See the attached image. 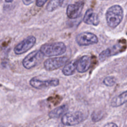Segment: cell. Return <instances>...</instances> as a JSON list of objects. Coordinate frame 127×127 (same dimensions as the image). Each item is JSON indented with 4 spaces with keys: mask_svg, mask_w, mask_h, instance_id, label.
<instances>
[{
    "mask_svg": "<svg viewBox=\"0 0 127 127\" xmlns=\"http://www.w3.org/2000/svg\"><path fill=\"white\" fill-rule=\"evenodd\" d=\"M105 18L109 27L116 28L124 19V9L119 5H113L107 10Z\"/></svg>",
    "mask_w": 127,
    "mask_h": 127,
    "instance_id": "obj_1",
    "label": "cell"
},
{
    "mask_svg": "<svg viewBox=\"0 0 127 127\" xmlns=\"http://www.w3.org/2000/svg\"><path fill=\"white\" fill-rule=\"evenodd\" d=\"M40 51L45 57H54L64 54L66 52V46L63 42L45 43L41 46Z\"/></svg>",
    "mask_w": 127,
    "mask_h": 127,
    "instance_id": "obj_2",
    "label": "cell"
},
{
    "mask_svg": "<svg viewBox=\"0 0 127 127\" xmlns=\"http://www.w3.org/2000/svg\"><path fill=\"white\" fill-rule=\"evenodd\" d=\"M86 119V116L81 111L66 113L62 118V122L66 126H74Z\"/></svg>",
    "mask_w": 127,
    "mask_h": 127,
    "instance_id": "obj_3",
    "label": "cell"
},
{
    "mask_svg": "<svg viewBox=\"0 0 127 127\" xmlns=\"http://www.w3.org/2000/svg\"><path fill=\"white\" fill-rule=\"evenodd\" d=\"M43 57V55L40 50L33 51L24 58L22 65L26 69H32L40 63Z\"/></svg>",
    "mask_w": 127,
    "mask_h": 127,
    "instance_id": "obj_4",
    "label": "cell"
},
{
    "mask_svg": "<svg viewBox=\"0 0 127 127\" xmlns=\"http://www.w3.org/2000/svg\"><path fill=\"white\" fill-rule=\"evenodd\" d=\"M76 42L80 46H89L97 43L99 39L94 33L89 32H84L79 33L76 36Z\"/></svg>",
    "mask_w": 127,
    "mask_h": 127,
    "instance_id": "obj_5",
    "label": "cell"
},
{
    "mask_svg": "<svg viewBox=\"0 0 127 127\" xmlns=\"http://www.w3.org/2000/svg\"><path fill=\"white\" fill-rule=\"evenodd\" d=\"M35 43V37L33 35L29 36L15 47L14 52L16 55L23 54L31 50L34 46Z\"/></svg>",
    "mask_w": 127,
    "mask_h": 127,
    "instance_id": "obj_6",
    "label": "cell"
},
{
    "mask_svg": "<svg viewBox=\"0 0 127 127\" xmlns=\"http://www.w3.org/2000/svg\"><path fill=\"white\" fill-rule=\"evenodd\" d=\"M69 58L67 57H57L47 59L45 61L43 65L45 69L48 71L56 70L61 68L68 62Z\"/></svg>",
    "mask_w": 127,
    "mask_h": 127,
    "instance_id": "obj_7",
    "label": "cell"
},
{
    "mask_svg": "<svg viewBox=\"0 0 127 127\" xmlns=\"http://www.w3.org/2000/svg\"><path fill=\"white\" fill-rule=\"evenodd\" d=\"M59 84V79L57 78L42 81L37 78H33L30 80V84L31 86L37 89H41L49 87H56L58 86Z\"/></svg>",
    "mask_w": 127,
    "mask_h": 127,
    "instance_id": "obj_8",
    "label": "cell"
},
{
    "mask_svg": "<svg viewBox=\"0 0 127 127\" xmlns=\"http://www.w3.org/2000/svg\"><path fill=\"white\" fill-rule=\"evenodd\" d=\"M84 6L83 1H79L74 4H69L66 9V15L68 18L75 19L81 16Z\"/></svg>",
    "mask_w": 127,
    "mask_h": 127,
    "instance_id": "obj_9",
    "label": "cell"
},
{
    "mask_svg": "<svg viewBox=\"0 0 127 127\" xmlns=\"http://www.w3.org/2000/svg\"><path fill=\"white\" fill-rule=\"evenodd\" d=\"M123 52V45L122 43L116 44L112 47L105 49L99 54V58L100 62H104L107 58L115 55L120 52Z\"/></svg>",
    "mask_w": 127,
    "mask_h": 127,
    "instance_id": "obj_10",
    "label": "cell"
},
{
    "mask_svg": "<svg viewBox=\"0 0 127 127\" xmlns=\"http://www.w3.org/2000/svg\"><path fill=\"white\" fill-rule=\"evenodd\" d=\"M91 65V58L88 55H84L77 60L76 69L79 73H83L86 72Z\"/></svg>",
    "mask_w": 127,
    "mask_h": 127,
    "instance_id": "obj_11",
    "label": "cell"
},
{
    "mask_svg": "<svg viewBox=\"0 0 127 127\" xmlns=\"http://www.w3.org/2000/svg\"><path fill=\"white\" fill-rule=\"evenodd\" d=\"M83 22L88 25L97 26L99 24L100 20L97 14L94 12L92 9L87 10L83 17Z\"/></svg>",
    "mask_w": 127,
    "mask_h": 127,
    "instance_id": "obj_12",
    "label": "cell"
},
{
    "mask_svg": "<svg viewBox=\"0 0 127 127\" xmlns=\"http://www.w3.org/2000/svg\"><path fill=\"white\" fill-rule=\"evenodd\" d=\"M127 92L125 91L120 94V95L115 97L111 100L110 105L112 107H118L125 104L127 102Z\"/></svg>",
    "mask_w": 127,
    "mask_h": 127,
    "instance_id": "obj_13",
    "label": "cell"
},
{
    "mask_svg": "<svg viewBox=\"0 0 127 127\" xmlns=\"http://www.w3.org/2000/svg\"><path fill=\"white\" fill-rule=\"evenodd\" d=\"M68 106L67 105H63L61 106L55 108L52 111H50L48 114V117L50 119H57L65 114L68 110Z\"/></svg>",
    "mask_w": 127,
    "mask_h": 127,
    "instance_id": "obj_14",
    "label": "cell"
},
{
    "mask_svg": "<svg viewBox=\"0 0 127 127\" xmlns=\"http://www.w3.org/2000/svg\"><path fill=\"white\" fill-rule=\"evenodd\" d=\"M77 60H74L66 64L62 69V73L64 76H69L74 74V71L76 69Z\"/></svg>",
    "mask_w": 127,
    "mask_h": 127,
    "instance_id": "obj_15",
    "label": "cell"
},
{
    "mask_svg": "<svg viewBox=\"0 0 127 127\" xmlns=\"http://www.w3.org/2000/svg\"><path fill=\"white\" fill-rule=\"evenodd\" d=\"M63 0H51L47 4L46 9L48 12H53L62 6Z\"/></svg>",
    "mask_w": 127,
    "mask_h": 127,
    "instance_id": "obj_16",
    "label": "cell"
},
{
    "mask_svg": "<svg viewBox=\"0 0 127 127\" xmlns=\"http://www.w3.org/2000/svg\"><path fill=\"white\" fill-rule=\"evenodd\" d=\"M103 117H104V114H103L102 112L94 111V112L91 115L92 120H93L94 122H97L100 121V120L102 119Z\"/></svg>",
    "mask_w": 127,
    "mask_h": 127,
    "instance_id": "obj_17",
    "label": "cell"
},
{
    "mask_svg": "<svg viewBox=\"0 0 127 127\" xmlns=\"http://www.w3.org/2000/svg\"><path fill=\"white\" fill-rule=\"evenodd\" d=\"M103 83L107 86L112 87L115 85V83H116V79L113 76H107L104 79Z\"/></svg>",
    "mask_w": 127,
    "mask_h": 127,
    "instance_id": "obj_18",
    "label": "cell"
},
{
    "mask_svg": "<svg viewBox=\"0 0 127 127\" xmlns=\"http://www.w3.org/2000/svg\"><path fill=\"white\" fill-rule=\"evenodd\" d=\"M47 1L48 0H37V1H36V5L38 7H42L47 2Z\"/></svg>",
    "mask_w": 127,
    "mask_h": 127,
    "instance_id": "obj_19",
    "label": "cell"
},
{
    "mask_svg": "<svg viewBox=\"0 0 127 127\" xmlns=\"http://www.w3.org/2000/svg\"><path fill=\"white\" fill-rule=\"evenodd\" d=\"M22 1L25 5H26V6H29V5L31 4L33 2L34 0H22Z\"/></svg>",
    "mask_w": 127,
    "mask_h": 127,
    "instance_id": "obj_20",
    "label": "cell"
},
{
    "mask_svg": "<svg viewBox=\"0 0 127 127\" xmlns=\"http://www.w3.org/2000/svg\"><path fill=\"white\" fill-rule=\"evenodd\" d=\"M103 127H118V126L114 123H108V124H105Z\"/></svg>",
    "mask_w": 127,
    "mask_h": 127,
    "instance_id": "obj_21",
    "label": "cell"
},
{
    "mask_svg": "<svg viewBox=\"0 0 127 127\" xmlns=\"http://www.w3.org/2000/svg\"><path fill=\"white\" fill-rule=\"evenodd\" d=\"M14 0H5L6 2H12Z\"/></svg>",
    "mask_w": 127,
    "mask_h": 127,
    "instance_id": "obj_22",
    "label": "cell"
},
{
    "mask_svg": "<svg viewBox=\"0 0 127 127\" xmlns=\"http://www.w3.org/2000/svg\"><path fill=\"white\" fill-rule=\"evenodd\" d=\"M1 1H2V0H0V3H1Z\"/></svg>",
    "mask_w": 127,
    "mask_h": 127,
    "instance_id": "obj_23",
    "label": "cell"
},
{
    "mask_svg": "<svg viewBox=\"0 0 127 127\" xmlns=\"http://www.w3.org/2000/svg\"><path fill=\"white\" fill-rule=\"evenodd\" d=\"M102 1H105V0H102Z\"/></svg>",
    "mask_w": 127,
    "mask_h": 127,
    "instance_id": "obj_24",
    "label": "cell"
}]
</instances>
